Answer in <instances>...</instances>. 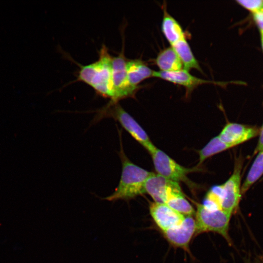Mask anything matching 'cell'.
<instances>
[{"label":"cell","mask_w":263,"mask_h":263,"mask_svg":"<svg viewBox=\"0 0 263 263\" xmlns=\"http://www.w3.org/2000/svg\"><path fill=\"white\" fill-rule=\"evenodd\" d=\"M119 134L120 149L119 155L122 163V173L117 187L114 192L104 199L109 201H126L145 193V184L152 172H150L132 162L123 149L121 134Z\"/></svg>","instance_id":"obj_1"},{"label":"cell","mask_w":263,"mask_h":263,"mask_svg":"<svg viewBox=\"0 0 263 263\" xmlns=\"http://www.w3.org/2000/svg\"><path fill=\"white\" fill-rule=\"evenodd\" d=\"M112 61V56L107 47L103 44L97 61L88 65H80L77 80L86 83L97 94L112 100L113 97Z\"/></svg>","instance_id":"obj_2"},{"label":"cell","mask_w":263,"mask_h":263,"mask_svg":"<svg viewBox=\"0 0 263 263\" xmlns=\"http://www.w3.org/2000/svg\"><path fill=\"white\" fill-rule=\"evenodd\" d=\"M195 215V235L207 232H215L231 244L228 229L231 214L221 209H210L202 204H197Z\"/></svg>","instance_id":"obj_3"},{"label":"cell","mask_w":263,"mask_h":263,"mask_svg":"<svg viewBox=\"0 0 263 263\" xmlns=\"http://www.w3.org/2000/svg\"><path fill=\"white\" fill-rule=\"evenodd\" d=\"M98 117H112L118 121L122 127L147 151L151 153L156 147L153 145L148 135L137 122L128 113L118 102H109L100 110Z\"/></svg>","instance_id":"obj_4"},{"label":"cell","mask_w":263,"mask_h":263,"mask_svg":"<svg viewBox=\"0 0 263 263\" xmlns=\"http://www.w3.org/2000/svg\"><path fill=\"white\" fill-rule=\"evenodd\" d=\"M127 60L123 41L120 53L116 56H112L113 97L110 100L111 103H117L120 100L126 98H134L137 91L140 89V86H134L129 83L126 70Z\"/></svg>","instance_id":"obj_5"},{"label":"cell","mask_w":263,"mask_h":263,"mask_svg":"<svg viewBox=\"0 0 263 263\" xmlns=\"http://www.w3.org/2000/svg\"><path fill=\"white\" fill-rule=\"evenodd\" d=\"M156 173L169 180L190 184L188 175L197 170V167L187 168L177 163L161 150L156 148L150 153Z\"/></svg>","instance_id":"obj_6"},{"label":"cell","mask_w":263,"mask_h":263,"mask_svg":"<svg viewBox=\"0 0 263 263\" xmlns=\"http://www.w3.org/2000/svg\"><path fill=\"white\" fill-rule=\"evenodd\" d=\"M243 163L237 159L230 177L220 185V201L221 209L231 214L237 209L242 196L241 171Z\"/></svg>","instance_id":"obj_7"},{"label":"cell","mask_w":263,"mask_h":263,"mask_svg":"<svg viewBox=\"0 0 263 263\" xmlns=\"http://www.w3.org/2000/svg\"><path fill=\"white\" fill-rule=\"evenodd\" d=\"M145 193H148L154 202L166 203L171 197L183 193L179 183L164 178L154 172L145 184Z\"/></svg>","instance_id":"obj_8"},{"label":"cell","mask_w":263,"mask_h":263,"mask_svg":"<svg viewBox=\"0 0 263 263\" xmlns=\"http://www.w3.org/2000/svg\"><path fill=\"white\" fill-rule=\"evenodd\" d=\"M150 214L156 225L163 231L180 225L185 216L165 203H150Z\"/></svg>","instance_id":"obj_9"},{"label":"cell","mask_w":263,"mask_h":263,"mask_svg":"<svg viewBox=\"0 0 263 263\" xmlns=\"http://www.w3.org/2000/svg\"><path fill=\"white\" fill-rule=\"evenodd\" d=\"M260 129L256 126L228 123L217 136L223 142L235 147L259 135Z\"/></svg>","instance_id":"obj_10"},{"label":"cell","mask_w":263,"mask_h":263,"mask_svg":"<svg viewBox=\"0 0 263 263\" xmlns=\"http://www.w3.org/2000/svg\"><path fill=\"white\" fill-rule=\"evenodd\" d=\"M153 77L184 87L187 90V94H188L195 88L202 84H213L222 86L224 84V82L205 80L194 76L184 69L175 72L154 71Z\"/></svg>","instance_id":"obj_11"},{"label":"cell","mask_w":263,"mask_h":263,"mask_svg":"<svg viewBox=\"0 0 263 263\" xmlns=\"http://www.w3.org/2000/svg\"><path fill=\"white\" fill-rule=\"evenodd\" d=\"M195 219L192 216H186L180 225L163 232L171 244L187 249L192 237L195 235Z\"/></svg>","instance_id":"obj_12"},{"label":"cell","mask_w":263,"mask_h":263,"mask_svg":"<svg viewBox=\"0 0 263 263\" xmlns=\"http://www.w3.org/2000/svg\"><path fill=\"white\" fill-rule=\"evenodd\" d=\"M126 70L129 83L134 86H138L144 80L153 77L154 72L140 59H127Z\"/></svg>","instance_id":"obj_13"},{"label":"cell","mask_w":263,"mask_h":263,"mask_svg":"<svg viewBox=\"0 0 263 263\" xmlns=\"http://www.w3.org/2000/svg\"><path fill=\"white\" fill-rule=\"evenodd\" d=\"M163 13L162 31L171 46L181 39L186 38L185 32L179 22L168 12L165 5H163Z\"/></svg>","instance_id":"obj_14"},{"label":"cell","mask_w":263,"mask_h":263,"mask_svg":"<svg viewBox=\"0 0 263 263\" xmlns=\"http://www.w3.org/2000/svg\"><path fill=\"white\" fill-rule=\"evenodd\" d=\"M171 46L181 61L184 69L188 71L190 69H194L203 73V70L186 38L177 41Z\"/></svg>","instance_id":"obj_15"},{"label":"cell","mask_w":263,"mask_h":263,"mask_svg":"<svg viewBox=\"0 0 263 263\" xmlns=\"http://www.w3.org/2000/svg\"><path fill=\"white\" fill-rule=\"evenodd\" d=\"M155 62L160 71L175 72L183 69L181 61L171 46L160 51Z\"/></svg>","instance_id":"obj_16"},{"label":"cell","mask_w":263,"mask_h":263,"mask_svg":"<svg viewBox=\"0 0 263 263\" xmlns=\"http://www.w3.org/2000/svg\"><path fill=\"white\" fill-rule=\"evenodd\" d=\"M263 175V149L257 153L246 177L241 186L242 194L249 188Z\"/></svg>","instance_id":"obj_17"},{"label":"cell","mask_w":263,"mask_h":263,"mask_svg":"<svg viewBox=\"0 0 263 263\" xmlns=\"http://www.w3.org/2000/svg\"><path fill=\"white\" fill-rule=\"evenodd\" d=\"M231 148L230 145L221 141L217 136L213 137L199 151L197 166L201 165L208 158Z\"/></svg>","instance_id":"obj_18"},{"label":"cell","mask_w":263,"mask_h":263,"mask_svg":"<svg viewBox=\"0 0 263 263\" xmlns=\"http://www.w3.org/2000/svg\"><path fill=\"white\" fill-rule=\"evenodd\" d=\"M165 204L184 216H193L195 212L183 193L171 197Z\"/></svg>","instance_id":"obj_19"},{"label":"cell","mask_w":263,"mask_h":263,"mask_svg":"<svg viewBox=\"0 0 263 263\" xmlns=\"http://www.w3.org/2000/svg\"><path fill=\"white\" fill-rule=\"evenodd\" d=\"M236 1L253 14L260 11L263 8V0H240Z\"/></svg>","instance_id":"obj_20"},{"label":"cell","mask_w":263,"mask_h":263,"mask_svg":"<svg viewBox=\"0 0 263 263\" xmlns=\"http://www.w3.org/2000/svg\"><path fill=\"white\" fill-rule=\"evenodd\" d=\"M254 19L260 31L263 30V12L260 11L253 14Z\"/></svg>","instance_id":"obj_21"},{"label":"cell","mask_w":263,"mask_h":263,"mask_svg":"<svg viewBox=\"0 0 263 263\" xmlns=\"http://www.w3.org/2000/svg\"><path fill=\"white\" fill-rule=\"evenodd\" d=\"M259 137L257 145L254 151V154H257V153L263 149V124L260 129Z\"/></svg>","instance_id":"obj_22"},{"label":"cell","mask_w":263,"mask_h":263,"mask_svg":"<svg viewBox=\"0 0 263 263\" xmlns=\"http://www.w3.org/2000/svg\"><path fill=\"white\" fill-rule=\"evenodd\" d=\"M261 44H262V49L263 50V30L261 31Z\"/></svg>","instance_id":"obj_23"},{"label":"cell","mask_w":263,"mask_h":263,"mask_svg":"<svg viewBox=\"0 0 263 263\" xmlns=\"http://www.w3.org/2000/svg\"><path fill=\"white\" fill-rule=\"evenodd\" d=\"M261 11L263 12V8H262V9Z\"/></svg>","instance_id":"obj_24"}]
</instances>
